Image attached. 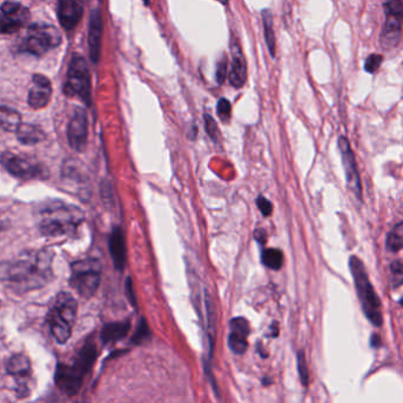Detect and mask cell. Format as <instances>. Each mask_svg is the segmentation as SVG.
<instances>
[{
  "label": "cell",
  "mask_w": 403,
  "mask_h": 403,
  "mask_svg": "<svg viewBox=\"0 0 403 403\" xmlns=\"http://www.w3.org/2000/svg\"><path fill=\"white\" fill-rule=\"evenodd\" d=\"M52 251H29L0 264V280L8 290L23 294L47 285L52 278Z\"/></svg>",
  "instance_id": "cell-1"
},
{
  "label": "cell",
  "mask_w": 403,
  "mask_h": 403,
  "mask_svg": "<svg viewBox=\"0 0 403 403\" xmlns=\"http://www.w3.org/2000/svg\"><path fill=\"white\" fill-rule=\"evenodd\" d=\"M38 217L40 233L47 236H73L84 218L80 208L59 201L45 205Z\"/></svg>",
  "instance_id": "cell-2"
},
{
  "label": "cell",
  "mask_w": 403,
  "mask_h": 403,
  "mask_svg": "<svg viewBox=\"0 0 403 403\" xmlns=\"http://www.w3.org/2000/svg\"><path fill=\"white\" fill-rule=\"evenodd\" d=\"M349 267L354 278L357 296L360 299L364 315L374 327H382L383 316H382L381 301L378 294L375 292L363 262L356 255H351L349 259Z\"/></svg>",
  "instance_id": "cell-3"
},
{
  "label": "cell",
  "mask_w": 403,
  "mask_h": 403,
  "mask_svg": "<svg viewBox=\"0 0 403 403\" xmlns=\"http://www.w3.org/2000/svg\"><path fill=\"white\" fill-rule=\"evenodd\" d=\"M76 315L77 301L75 298L66 292L59 294L47 316L52 335L59 343H66L69 339L76 322Z\"/></svg>",
  "instance_id": "cell-4"
},
{
  "label": "cell",
  "mask_w": 403,
  "mask_h": 403,
  "mask_svg": "<svg viewBox=\"0 0 403 403\" xmlns=\"http://www.w3.org/2000/svg\"><path fill=\"white\" fill-rule=\"evenodd\" d=\"M102 266L97 259H84L71 266L70 284L84 298H91L101 283Z\"/></svg>",
  "instance_id": "cell-5"
},
{
  "label": "cell",
  "mask_w": 403,
  "mask_h": 403,
  "mask_svg": "<svg viewBox=\"0 0 403 403\" xmlns=\"http://www.w3.org/2000/svg\"><path fill=\"white\" fill-rule=\"evenodd\" d=\"M61 43L62 36L55 26L35 24L28 30V35L20 49L22 52L40 57L54 47H59Z\"/></svg>",
  "instance_id": "cell-6"
},
{
  "label": "cell",
  "mask_w": 403,
  "mask_h": 403,
  "mask_svg": "<svg viewBox=\"0 0 403 403\" xmlns=\"http://www.w3.org/2000/svg\"><path fill=\"white\" fill-rule=\"evenodd\" d=\"M64 91L70 97H78L82 102L90 104V73L82 57H73L70 63Z\"/></svg>",
  "instance_id": "cell-7"
},
{
  "label": "cell",
  "mask_w": 403,
  "mask_h": 403,
  "mask_svg": "<svg viewBox=\"0 0 403 403\" xmlns=\"http://www.w3.org/2000/svg\"><path fill=\"white\" fill-rule=\"evenodd\" d=\"M94 360L95 350L88 347V348H84L78 359V363L75 364L73 367L68 368L61 366L57 371V383L59 387L66 392H69L70 395H73L75 392H78L82 378Z\"/></svg>",
  "instance_id": "cell-8"
},
{
  "label": "cell",
  "mask_w": 403,
  "mask_h": 403,
  "mask_svg": "<svg viewBox=\"0 0 403 403\" xmlns=\"http://www.w3.org/2000/svg\"><path fill=\"white\" fill-rule=\"evenodd\" d=\"M31 19L29 8L19 3L8 1L0 6V33L17 32L28 25Z\"/></svg>",
  "instance_id": "cell-9"
},
{
  "label": "cell",
  "mask_w": 403,
  "mask_h": 403,
  "mask_svg": "<svg viewBox=\"0 0 403 403\" xmlns=\"http://www.w3.org/2000/svg\"><path fill=\"white\" fill-rule=\"evenodd\" d=\"M338 149L341 152L347 185L350 191L361 200L362 199V184H361L360 173L357 169L356 157L352 152L348 138L345 136H339L338 138Z\"/></svg>",
  "instance_id": "cell-10"
},
{
  "label": "cell",
  "mask_w": 403,
  "mask_h": 403,
  "mask_svg": "<svg viewBox=\"0 0 403 403\" xmlns=\"http://www.w3.org/2000/svg\"><path fill=\"white\" fill-rule=\"evenodd\" d=\"M1 164H4V167L17 178H42L47 174L43 166L36 161L12 153H5L1 157Z\"/></svg>",
  "instance_id": "cell-11"
},
{
  "label": "cell",
  "mask_w": 403,
  "mask_h": 403,
  "mask_svg": "<svg viewBox=\"0 0 403 403\" xmlns=\"http://www.w3.org/2000/svg\"><path fill=\"white\" fill-rule=\"evenodd\" d=\"M229 50H231V69L229 73V82L233 88L240 89L247 82V63L243 56V50L240 47L239 40L234 35L231 36L229 40Z\"/></svg>",
  "instance_id": "cell-12"
},
{
  "label": "cell",
  "mask_w": 403,
  "mask_h": 403,
  "mask_svg": "<svg viewBox=\"0 0 403 403\" xmlns=\"http://www.w3.org/2000/svg\"><path fill=\"white\" fill-rule=\"evenodd\" d=\"M68 138L69 143L77 152H82L88 140V119L87 114L83 109H78L73 114L68 128Z\"/></svg>",
  "instance_id": "cell-13"
},
{
  "label": "cell",
  "mask_w": 403,
  "mask_h": 403,
  "mask_svg": "<svg viewBox=\"0 0 403 403\" xmlns=\"http://www.w3.org/2000/svg\"><path fill=\"white\" fill-rule=\"evenodd\" d=\"M250 324L243 317H236L229 322V347L236 355H243L247 350Z\"/></svg>",
  "instance_id": "cell-14"
},
{
  "label": "cell",
  "mask_w": 403,
  "mask_h": 403,
  "mask_svg": "<svg viewBox=\"0 0 403 403\" xmlns=\"http://www.w3.org/2000/svg\"><path fill=\"white\" fill-rule=\"evenodd\" d=\"M85 0H59V18L68 31L75 29L82 19Z\"/></svg>",
  "instance_id": "cell-15"
},
{
  "label": "cell",
  "mask_w": 403,
  "mask_h": 403,
  "mask_svg": "<svg viewBox=\"0 0 403 403\" xmlns=\"http://www.w3.org/2000/svg\"><path fill=\"white\" fill-rule=\"evenodd\" d=\"M52 94V82L43 75H35L28 98L29 106L33 109H42L50 101Z\"/></svg>",
  "instance_id": "cell-16"
},
{
  "label": "cell",
  "mask_w": 403,
  "mask_h": 403,
  "mask_svg": "<svg viewBox=\"0 0 403 403\" xmlns=\"http://www.w3.org/2000/svg\"><path fill=\"white\" fill-rule=\"evenodd\" d=\"M402 19L399 16L385 15V25L380 36V44L385 50H392L401 42Z\"/></svg>",
  "instance_id": "cell-17"
},
{
  "label": "cell",
  "mask_w": 403,
  "mask_h": 403,
  "mask_svg": "<svg viewBox=\"0 0 403 403\" xmlns=\"http://www.w3.org/2000/svg\"><path fill=\"white\" fill-rule=\"evenodd\" d=\"M8 374L12 375L19 387V392H29L30 378L32 375L30 361L23 355L12 357L8 364Z\"/></svg>",
  "instance_id": "cell-18"
},
{
  "label": "cell",
  "mask_w": 403,
  "mask_h": 403,
  "mask_svg": "<svg viewBox=\"0 0 403 403\" xmlns=\"http://www.w3.org/2000/svg\"><path fill=\"white\" fill-rule=\"evenodd\" d=\"M110 255L116 269H124L126 265V243L124 233L120 229H114L110 236Z\"/></svg>",
  "instance_id": "cell-19"
},
{
  "label": "cell",
  "mask_w": 403,
  "mask_h": 403,
  "mask_svg": "<svg viewBox=\"0 0 403 403\" xmlns=\"http://www.w3.org/2000/svg\"><path fill=\"white\" fill-rule=\"evenodd\" d=\"M101 36H102V23L97 11L92 13L90 22V31H89V47H90L91 57L96 62L100 56L101 49Z\"/></svg>",
  "instance_id": "cell-20"
},
{
  "label": "cell",
  "mask_w": 403,
  "mask_h": 403,
  "mask_svg": "<svg viewBox=\"0 0 403 403\" xmlns=\"http://www.w3.org/2000/svg\"><path fill=\"white\" fill-rule=\"evenodd\" d=\"M205 306H206V316H207V332H208V359L212 361L213 357V350H215V301L212 299L211 294L208 291H205Z\"/></svg>",
  "instance_id": "cell-21"
},
{
  "label": "cell",
  "mask_w": 403,
  "mask_h": 403,
  "mask_svg": "<svg viewBox=\"0 0 403 403\" xmlns=\"http://www.w3.org/2000/svg\"><path fill=\"white\" fill-rule=\"evenodd\" d=\"M263 28H264V37L265 43L269 49L270 55L272 59L276 57V35L273 30L272 13L269 8H264L262 11Z\"/></svg>",
  "instance_id": "cell-22"
},
{
  "label": "cell",
  "mask_w": 403,
  "mask_h": 403,
  "mask_svg": "<svg viewBox=\"0 0 403 403\" xmlns=\"http://www.w3.org/2000/svg\"><path fill=\"white\" fill-rule=\"evenodd\" d=\"M16 133H17L19 141L24 145H35V143L43 141L44 138H45L44 131L33 124H20Z\"/></svg>",
  "instance_id": "cell-23"
},
{
  "label": "cell",
  "mask_w": 403,
  "mask_h": 403,
  "mask_svg": "<svg viewBox=\"0 0 403 403\" xmlns=\"http://www.w3.org/2000/svg\"><path fill=\"white\" fill-rule=\"evenodd\" d=\"M22 124V116L17 110L0 106V126L6 131H16Z\"/></svg>",
  "instance_id": "cell-24"
},
{
  "label": "cell",
  "mask_w": 403,
  "mask_h": 403,
  "mask_svg": "<svg viewBox=\"0 0 403 403\" xmlns=\"http://www.w3.org/2000/svg\"><path fill=\"white\" fill-rule=\"evenodd\" d=\"M403 246V222H399L387 236V250L392 253H397Z\"/></svg>",
  "instance_id": "cell-25"
},
{
  "label": "cell",
  "mask_w": 403,
  "mask_h": 403,
  "mask_svg": "<svg viewBox=\"0 0 403 403\" xmlns=\"http://www.w3.org/2000/svg\"><path fill=\"white\" fill-rule=\"evenodd\" d=\"M283 252L278 248H267L262 253V263L269 269L275 270V271L280 270V267L283 266Z\"/></svg>",
  "instance_id": "cell-26"
},
{
  "label": "cell",
  "mask_w": 403,
  "mask_h": 403,
  "mask_svg": "<svg viewBox=\"0 0 403 403\" xmlns=\"http://www.w3.org/2000/svg\"><path fill=\"white\" fill-rule=\"evenodd\" d=\"M129 327H131L129 323L112 324L110 327H107L103 330V338L106 341H115L122 338L127 335Z\"/></svg>",
  "instance_id": "cell-27"
},
{
  "label": "cell",
  "mask_w": 403,
  "mask_h": 403,
  "mask_svg": "<svg viewBox=\"0 0 403 403\" xmlns=\"http://www.w3.org/2000/svg\"><path fill=\"white\" fill-rule=\"evenodd\" d=\"M297 371L301 385L308 387L309 385V369H308L304 350H299L297 352Z\"/></svg>",
  "instance_id": "cell-28"
},
{
  "label": "cell",
  "mask_w": 403,
  "mask_h": 403,
  "mask_svg": "<svg viewBox=\"0 0 403 403\" xmlns=\"http://www.w3.org/2000/svg\"><path fill=\"white\" fill-rule=\"evenodd\" d=\"M217 114H218L219 119L222 122H229L231 120V114H232V106L227 98H220L218 103H217Z\"/></svg>",
  "instance_id": "cell-29"
},
{
  "label": "cell",
  "mask_w": 403,
  "mask_h": 403,
  "mask_svg": "<svg viewBox=\"0 0 403 403\" xmlns=\"http://www.w3.org/2000/svg\"><path fill=\"white\" fill-rule=\"evenodd\" d=\"M205 129L208 136L211 138L212 141L218 142L220 138V131H219L218 124L215 122V119L210 114L204 115Z\"/></svg>",
  "instance_id": "cell-30"
},
{
  "label": "cell",
  "mask_w": 403,
  "mask_h": 403,
  "mask_svg": "<svg viewBox=\"0 0 403 403\" xmlns=\"http://www.w3.org/2000/svg\"><path fill=\"white\" fill-rule=\"evenodd\" d=\"M383 8L385 15L403 17V0H385Z\"/></svg>",
  "instance_id": "cell-31"
},
{
  "label": "cell",
  "mask_w": 403,
  "mask_h": 403,
  "mask_svg": "<svg viewBox=\"0 0 403 403\" xmlns=\"http://www.w3.org/2000/svg\"><path fill=\"white\" fill-rule=\"evenodd\" d=\"M226 77H227V57L224 54L217 62V68H215V80L218 85L224 84Z\"/></svg>",
  "instance_id": "cell-32"
},
{
  "label": "cell",
  "mask_w": 403,
  "mask_h": 403,
  "mask_svg": "<svg viewBox=\"0 0 403 403\" xmlns=\"http://www.w3.org/2000/svg\"><path fill=\"white\" fill-rule=\"evenodd\" d=\"M382 62H383V56L373 54L364 62V71H367L368 73H376L378 68L381 66Z\"/></svg>",
  "instance_id": "cell-33"
},
{
  "label": "cell",
  "mask_w": 403,
  "mask_h": 403,
  "mask_svg": "<svg viewBox=\"0 0 403 403\" xmlns=\"http://www.w3.org/2000/svg\"><path fill=\"white\" fill-rule=\"evenodd\" d=\"M390 270H392V284H394V287H401V284H402L403 280L402 263L399 262V260H395V262L392 263Z\"/></svg>",
  "instance_id": "cell-34"
},
{
  "label": "cell",
  "mask_w": 403,
  "mask_h": 403,
  "mask_svg": "<svg viewBox=\"0 0 403 403\" xmlns=\"http://www.w3.org/2000/svg\"><path fill=\"white\" fill-rule=\"evenodd\" d=\"M257 206H258L259 211L262 212L264 217H270V215H272V203L270 200L266 199L265 196H259L257 198Z\"/></svg>",
  "instance_id": "cell-35"
},
{
  "label": "cell",
  "mask_w": 403,
  "mask_h": 403,
  "mask_svg": "<svg viewBox=\"0 0 403 403\" xmlns=\"http://www.w3.org/2000/svg\"><path fill=\"white\" fill-rule=\"evenodd\" d=\"M148 336H149L148 327H147V324H145V320H142L141 325L138 327V334L135 335L134 341L138 342V343H140V342L143 341V339H145V338L148 337Z\"/></svg>",
  "instance_id": "cell-36"
},
{
  "label": "cell",
  "mask_w": 403,
  "mask_h": 403,
  "mask_svg": "<svg viewBox=\"0 0 403 403\" xmlns=\"http://www.w3.org/2000/svg\"><path fill=\"white\" fill-rule=\"evenodd\" d=\"M255 238L258 240L259 243H265L267 236H266L265 229H259L255 232Z\"/></svg>",
  "instance_id": "cell-37"
},
{
  "label": "cell",
  "mask_w": 403,
  "mask_h": 403,
  "mask_svg": "<svg viewBox=\"0 0 403 403\" xmlns=\"http://www.w3.org/2000/svg\"><path fill=\"white\" fill-rule=\"evenodd\" d=\"M381 338L378 337V335L373 334L371 338V345L373 348H380L381 347Z\"/></svg>",
  "instance_id": "cell-38"
},
{
  "label": "cell",
  "mask_w": 403,
  "mask_h": 403,
  "mask_svg": "<svg viewBox=\"0 0 403 403\" xmlns=\"http://www.w3.org/2000/svg\"><path fill=\"white\" fill-rule=\"evenodd\" d=\"M127 290H128V294H129V299H131V304H133V306H135L136 303H135V296L134 294H133V287H131V279H128Z\"/></svg>",
  "instance_id": "cell-39"
},
{
  "label": "cell",
  "mask_w": 403,
  "mask_h": 403,
  "mask_svg": "<svg viewBox=\"0 0 403 403\" xmlns=\"http://www.w3.org/2000/svg\"><path fill=\"white\" fill-rule=\"evenodd\" d=\"M196 136H198V127L196 124H193L191 131H188V138L193 141V140H196Z\"/></svg>",
  "instance_id": "cell-40"
},
{
  "label": "cell",
  "mask_w": 403,
  "mask_h": 403,
  "mask_svg": "<svg viewBox=\"0 0 403 403\" xmlns=\"http://www.w3.org/2000/svg\"><path fill=\"white\" fill-rule=\"evenodd\" d=\"M217 1H218V3H220V4H222V5L229 4V0H217Z\"/></svg>",
  "instance_id": "cell-41"
},
{
  "label": "cell",
  "mask_w": 403,
  "mask_h": 403,
  "mask_svg": "<svg viewBox=\"0 0 403 403\" xmlns=\"http://www.w3.org/2000/svg\"><path fill=\"white\" fill-rule=\"evenodd\" d=\"M3 225H4V222H3V219L0 217V231L3 229Z\"/></svg>",
  "instance_id": "cell-42"
},
{
  "label": "cell",
  "mask_w": 403,
  "mask_h": 403,
  "mask_svg": "<svg viewBox=\"0 0 403 403\" xmlns=\"http://www.w3.org/2000/svg\"><path fill=\"white\" fill-rule=\"evenodd\" d=\"M263 382H264V383H265V385H270V380L269 378H264V380H263Z\"/></svg>",
  "instance_id": "cell-43"
}]
</instances>
